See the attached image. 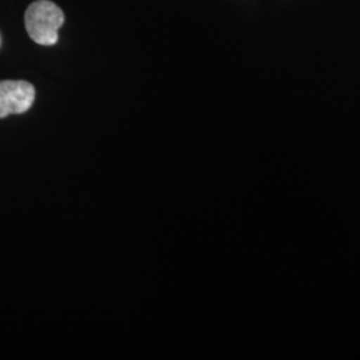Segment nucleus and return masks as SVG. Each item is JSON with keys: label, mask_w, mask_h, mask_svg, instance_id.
I'll return each mask as SVG.
<instances>
[{"label": "nucleus", "mask_w": 360, "mask_h": 360, "mask_svg": "<svg viewBox=\"0 0 360 360\" xmlns=\"http://www.w3.org/2000/svg\"><path fill=\"white\" fill-rule=\"evenodd\" d=\"M63 23V11L50 0L34 1L25 15L27 32L40 46H53L59 39L58 31Z\"/></svg>", "instance_id": "obj_1"}, {"label": "nucleus", "mask_w": 360, "mask_h": 360, "mask_svg": "<svg viewBox=\"0 0 360 360\" xmlns=\"http://www.w3.org/2000/svg\"><path fill=\"white\" fill-rule=\"evenodd\" d=\"M35 101V89L25 80L0 82V119L13 114H23Z\"/></svg>", "instance_id": "obj_2"}, {"label": "nucleus", "mask_w": 360, "mask_h": 360, "mask_svg": "<svg viewBox=\"0 0 360 360\" xmlns=\"http://www.w3.org/2000/svg\"><path fill=\"white\" fill-rule=\"evenodd\" d=\"M0 44H1V38H0Z\"/></svg>", "instance_id": "obj_3"}]
</instances>
